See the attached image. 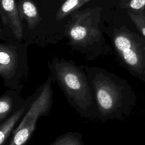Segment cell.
Wrapping results in <instances>:
<instances>
[{
    "mask_svg": "<svg viewBox=\"0 0 145 145\" xmlns=\"http://www.w3.org/2000/svg\"><path fill=\"white\" fill-rule=\"evenodd\" d=\"M53 82L59 87L68 103L82 117L99 120V113L84 66L54 58L48 62Z\"/></svg>",
    "mask_w": 145,
    "mask_h": 145,
    "instance_id": "1",
    "label": "cell"
},
{
    "mask_svg": "<svg viewBox=\"0 0 145 145\" xmlns=\"http://www.w3.org/2000/svg\"><path fill=\"white\" fill-rule=\"evenodd\" d=\"M99 113L105 122L120 115L123 104L124 86L116 75L99 67L84 66Z\"/></svg>",
    "mask_w": 145,
    "mask_h": 145,
    "instance_id": "2",
    "label": "cell"
},
{
    "mask_svg": "<svg viewBox=\"0 0 145 145\" xmlns=\"http://www.w3.org/2000/svg\"><path fill=\"white\" fill-rule=\"evenodd\" d=\"M100 9L88 8L76 12L66 29L70 45L89 61L106 54V50L98 44L101 35L98 27Z\"/></svg>",
    "mask_w": 145,
    "mask_h": 145,
    "instance_id": "3",
    "label": "cell"
},
{
    "mask_svg": "<svg viewBox=\"0 0 145 145\" xmlns=\"http://www.w3.org/2000/svg\"><path fill=\"white\" fill-rule=\"evenodd\" d=\"M53 78L49 74L39 88V93L14 129L8 145H26L34 133L39 118L47 116L52 108Z\"/></svg>",
    "mask_w": 145,
    "mask_h": 145,
    "instance_id": "4",
    "label": "cell"
},
{
    "mask_svg": "<svg viewBox=\"0 0 145 145\" xmlns=\"http://www.w3.org/2000/svg\"><path fill=\"white\" fill-rule=\"evenodd\" d=\"M29 74L25 52L18 47L6 44L0 45V76L8 89L22 93Z\"/></svg>",
    "mask_w": 145,
    "mask_h": 145,
    "instance_id": "5",
    "label": "cell"
},
{
    "mask_svg": "<svg viewBox=\"0 0 145 145\" xmlns=\"http://www.w3.org/2000/svg\"><path fill=\"white\" fill-rule=\"evenodd\" d=\"M39 91L38 87L31 95L26 99H23L19 91L12 89H7L0 97V123L33 101L37 97Z\"/></svg>",
    "mask_w": 145,
    "mask_h": 145,
    "instance_id": "6",
    "label": "cell"
},
{
    "mask_svg": "<svg viewBox=\"0 0 145 145\" xmlns=\"http://www.w3.org/2000/svg\"><path fill=\"white\" fill-rule=\"evenodd\" d=\"M113 42L122 61L131 67H136L139 63V56L131 38L126 33H119L114 36Z\"/></svg>",
    "mask_w": 145,
    "mask_h": 145,
    "instance_id": "7",
    "label": "cell"
},
{
    "mask_svg": "<svg viewBox=\"0 0 145 145\" xmlns=\"http://www.w3.org/2000/svg\"><path fill=\"white\" fill-rule=\"evenodd\" d=\"M0 1L1 18L2 22L9 26L16 39H20L23 35V30L18 7L15 0Z\"/></svg>",
    "mask_w": 145,
    "mask_h": 145,
    "instance_id": "8",
    "label": "cell"
},
{
    "mask_svg": "<svg viewBox=\"0 0 145 145\" xmlns=\"http://www.w3.org/2000/svg\"><path fill=\"white\" fill-rule=\"evenodd\" d=\"M33 101L23 106L2 123H0V145H6L10 135L12 134L14 130L15 126L23 118Z\"/></svg>",
    "mask_w": 145,
    "mask_h": 145,
    "instance_id": "9",
    "label": "cell"
},
{
    "mask_svg": "<svg viewBox=\"0 0 145 145\" xmlns=\"http://www.w3.org/2000/svg\"><path fill=\"white\" fill-rule=\"evenodd\" d=\"M18 10L20 19L26 20L29 29H33L42 20L36 6L31 0H20Z\"/></svg>",
    "mask_w": 145,
    "mask_h": 145,
    "instance_id": "10",
    "label": "cell"
},
{
    "mask_svg": "<svg viewBox=\"0 0 145 145\" xmlns=\"http://www.w3.org/2000/svg\"><path fill=\"white\" fill-rule=\"evenodd\" d=\"M50 145H84V142L80 133L68 132L57 137Z\"/></svg>",
    "mask_w": 145,
    "mask_h": 145,
    "instance_id": "11",
    "label": "cell"
},
{
    "mask_svg": "<svg viewBox=\"0 0 145 145\" xmlns=\"http://www.w3.org/2000/svg\"><path fill=\"white\" fill-rule=\"evenodd\" d=\"M91 0H66L56 13V19L61 20Z\"/></svg>",
    "mask_w": 145,
    "mask_h": 145,
    "instance_id": "12",
    "label": "cell"
},
{
    "mask_svg": "<svg viewBox=\"0 0 145 145\" xmlns=\"http://www.w3.org/2000/svg\"><path fill=\"white\" fill-rule=\"evenodd\" d=\"M129 15L133 21L137 25V26L141 31L142 34L145 36V22H143V20L140 19V17L132 13H129Z\"/></svg>",
    "mask_w": 145,
    "mask_h": 145,
    "instance_id": "13",
    "label": "cell"
},
{
    "mask_svg": "<svg viewBox=\"0 0 145 145\" xmlns=\"http://www.w3.org/2000/svg\"><path fill=\"white\" fill-rule=\"evenodd\" d=\"M128 6L134 10H139L145 6V0H131Z\"/></svg>",
    "mask_w": 145,
    "mask_h": 145,
    "instance_id": "14",
    "label": "cell"
}]
</instances>
